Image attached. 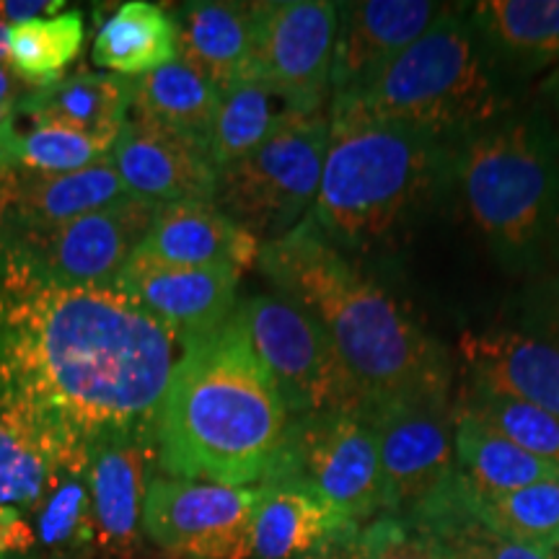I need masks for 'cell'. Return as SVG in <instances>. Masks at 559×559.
Returning <instances> with one entry per match:
<instances>
[{"label": "cell", "instance_id": "cell-1", "mask_svg": "<svg viewBox=\"0 0 559 559\" xmlns=\"http://www.w3.org/2000/svg\"><path fill=\"white\" fill-rule=\"evenodd\" d=\"M169 326L107 288H41L21 313L26 362L41 412L86 445L156 430L174 370Z\"/></svg>", "mask_w": 559, "mask_h": 559}, {"label": "cell", "instance_id": "cell-2", "mask_svg": "<svg viewBox=\"0 0 559 559\" xmlns=\"http://www.w3.org/2000/svg\"><path fill=\"white\" fill-rule=\"evenodd\" d=\"M260 267L280 296L319 321L373 404H449L451 362L394 296L334 247L306 215L262 243Z\"/></svg>", "mask_w": 559, "mask_h": 559}, {"label": "cell", "instance_id": "cell-3", "mask_svg": "<svg viewBox=\"0 0 559 559\" xmlns=\"http://www.w3.org/2000/svg\"><path fill=\"white\" fill-rule=\"evenodd\" d=\"M290 423L234 311L215 330L185 340L153 432L160 464L174 479L247 487L275 472Z\"/></svg>", "mask_w": 559, "mask_h": 559}, {"label": "cell", "instance_id": "cell-4", "mask_svg": "<svg viewBox=\"0 0 559 559\" xmlns=\"http://www.w3.org/2000/svg\"><path fill=\"white\" fill-rule=\"evenodd\" d=\"M456 145L330 107V145L309 218L342 251L394 243L453 185Z\"/></svg>", "mask_w": 559, "mask_h": 559}, {"label": "cell", "instance_id": "cell-5", "mask_svg": "<svg viewBox=\"0 0 559 559\" xmlns=\"http://www.w3.org/2000/svg\"><path fill=\"white\" fill-rule=\"evenodd\" d=\"M330 107L423 132L459 145L506 117L508 96L498 60L469 13L445 5L428 32L355 94Z\"/></svg>", "mask_w": 559, "mask_h": 559}, {"label": "cell", "instance_id": "cell-6", "mask_svg": "<svg viewBox=\"0 0 559 559\" xmlns=\"http://www.w3.org/2000/svg\"><path fill=\"white\" fill-rule=\"evenodd\" d=\"M472 226L502 260L539 254L559 228V135L536 117H502L453 153Z\"/></svg>", "mask_w": 559, "mask_h": 559}, {"label": "cell", "instance_id": "cell-7", "mask_svg": "<svg viewBox=\"0 0 559 559\" xmlns=\"http://www.w3.org/2000/svg\"><path fill=\"white\" fill-rule=\"evenodd\" d=\"M330 145V115L290 111L247 158L218 171L215 205L257 241H275L311 213Z\"/></svg>", "mask_w": 559, "mask_h": 559}, {"label": "cell", "instance_id": "cell-8", "mask_svg": "<svg viewBox=\"0 0 559 559\" xmlns=\"http://www.w3.org/2000/svg\"><path fill=\"white\" fill-rule=\"evenodd\" d=\"M236 317L293 417L370 409L319 321L290 298L257 293L236 306Z\"/></svg>", "mask_w": 559, "mask_h": 559}, {"label": "cell", "instance_id": "cell-9", "mask_svg": "<svg viewBox=\"0 0 559 559\" xmlns=\"http://www.w3.org/2000/svg\"><path fill=\"white\" fill-rule=\"evenodd\" d=\"M267 479L300 481L358 526L386 513L379 438L368 409L293 417L288 443Z\"/></svg>", "mask_w": 559, "mask_h": 559}, {"label": "cell", "instance_id": "cell-10", "mask_svg": "<svg viewBox=\"0 0 559 559\" xmlns=\"http://www.w3.org/2000/svg\"><path fill=\"white\" fill-rule=\"evenodd\" d=\"M156 213L158 205L130 198L58 226L3 228V239H11L19 260L52 288L115 290Z\"/></svg>", "mask_w": 559, "mask_h": 559}, {"label": "cell", "instance_id": "cell-11", "mask_svg": "<svg viewBox=\"0 0 559 559\" xmlns=\"http://www.w3.org/2000/svg\"><path fill=\"white\" fill-rule=\"evenodd\" d=\"M337 3L270 0L254 3L251 81L264 83L290 109L324 111L332 96Z\"/></svg>", "mask_w": 559, "mask_h": 559}, {"label": "cell", "instance_id": "cell-12", "mask_svg": "<svg viewBox=\"0 0 559 559\" xmlns=\"http://www.w3.org/2000/svg\"><path fill=\"white\" fill-rule=\"evenodd\" d=\"M260 498V487L153 479L143 528L156 547L181 559H251Z\"/></svg>", "mask_w": 559, "mask_h": 559}, {"label": "cell", "instance_id": "cell-13", "mask_svg": "<svg viewBox=\"0 0 559 559\" xmlns=\"http://www.w3.org/2000/svg\"><path fill=\"white\" fill-rule=\"evenodd\" d=\"M379 438L383 515L409 519L456 479L453 415L443 404L389 402L368 409Z\"/></svg>", "mask_w": 559, "mask_h": 559}, {"label": "cell", "instance_id": "cell-14", "mask_svg": "<svg viewBox=\"0 0 559 559\" xmlns=\"http://www.w3.org/2000/svg\"><path fill=\"white\" fill-rule=\"evenodd\" d=\"M91 445L39 412L0 409V544L26 549L34 534L21 513L37 508L55 479L86 469Z\"/></svg>", "mask_w": 559, "mask_h": 559}, {"label": "cell", "instance_id": "cell-15", "mask_svg": "<svg viewBox=\"0 0 559 559\" xmlns=\"http://www.w3.org/2000/svg\"><path fill=\"white\" fill-rule=\"evenodd\" d=\"M111 164L130 198L151 205L213 202L218 169L207 143L151 120H128L111 148Z\"/></svg>", "mask_w": 559, "mask_h": 559}, {"label": "cell", "instance_id": "cell-16", "mask_svg": "<svg viewBox=\"0 0 559 559\" xmlns=\"http://www.w3.org/2000/svg\"><path fill=\"white\" fill-rule=\"evenodd\" d=\"M239 277L234 267H179L132 254L115 290L143 306L179 340H190L230 319Z\"/></svg>", "mask_w": 559, "mask_h": 559}, {"label": "cell", "instance_id": "cell-17", "mask_svg": "<svg viewBox=\"0 0 559 559\" xmlns=\"http://www.w3.org/2000/svg\"><path fill=\"white\" fill-rule=\"evenodd\" d=\"M445 5L432 0H355L337 3V41L332 62V99L368 86L428 32Z\"/></svg>", "mask_w": 559, "mask_h": 559}, {"label": "cell", "instance_id": "cell-18", "mask_svg": "<svg viewBox=\"0 0 559 559\" xmlns=\"http://www.w3.org/2000/svg\"><path fill=\"white\" fill-rule=\"evenodd\" d=\"M469 386L559 417V347L526 330L464 332L459 340Z\"/></svg>", "mask_w": 559, "mask_h": 559}, {"label": "cell", "instance_id": "cell-19", "mask_svg": "<svg viewBox=\"0 0 559 559\" xmlns=\"http://www.w3.org/2000/svg\"><path fill=\"white\" fill-rule=\"evenodd\" d=\"M251 559H309L326 551L353 549L360 526L326 506L296 479L260 485Z\"/></svg>", "mask_w": 559, "mask_h": 559}, {"label": "cell", "instance_id": "cell-20", "mask_svg": "<svg viewBox=\"0 0 559 559\" xmlns=\"http://www.w3.org/2000/svg\"><path fill=\"white\" fill-rule=\"evenodd\" d=\"M130 200L111 158L68 174L0 169V226H58Z\"/></svg>", "mask_w": 559, "mask_h": 559}, {"label": "cell", "instance_id": "cell-21", "mask_svg": "<svg viewBox=\"0 0 559 559\" xmlns=\"http://www.w3.org/2000/svg\"><path fill=\"white\" fill-rule=\"evenodd\" d=\"M262 243L215 202H174L158 207L135 254L179 267L249 270Z\"/></svg>", "mask_w": 559, "mask_h": 559}, {"label": "cell", "instance_id": "cell-22", "mask_svg": "<svg viewBox=\"0 0 559 559\" xmlns=\"http://www.w3.org/2000/svg\"><path fill=\"white\" fill-rule=\"evenodd\" d=\"M177 58L221 94L251 81L254 3H187L174 13Z\"/></svg>", "mask_w": 559, "mask_h": 559}, {"label": "cell", "instance_id": "cell-23", "mask_svg": "<svg viewBox=\"0 0 559 559\" xmlns=\"http://www.w3.org/2000/svg\"><path fill=\"white\" fill-rule=\"evenodd\" d=\"M148 451L140 438H115L88 451L91 513L102 539L124 547L138 536L148 492Z\"/></svg>", "mask_w": 559, "mask_h": 559}, {"label": "cell", "instance_id": "cell-24", "mask_svg": "<svg viewBox=\"0 0 559 559\" xmlns=\"http://www.w3.org/2000/svg\"><path fill=\"white\" fill-rule=\"evenodd\" d=\"M21 111L34 124H60V128L86 132L96 138L117 140L132 109V79L124 75L81 73L32 88L21 102Z\"/></svg>", "mask_w": 559, "mask_h": 559}, {"label": "cell", "instance_id": "cell-25", "mask_svg": "<svg viewBox=\"0 0 559 559\" xmlns=\"http://www.w3.org/2000/svg\"><path fill=\"white\" fill-rule=\"evenodd\" d=\"M453 443L461 479L477 498H495L536 481L559 479V466L523 451L464 409L453 412Z\"/></svg>", "mask_w": 559, "mask_h": 559}, {"label": "cell", "instance_id": "cell-26", "mask_svg": "<svg viewBox=\"0 0 559 559\" xmlns=\"http://www.w3.org/2000/svg\"><path fill=\"white\" fill-rule=\"evenodd\" d=\"M469 19L495 60L544 68L559 62V0H485Z\"/></svg>", "mask_w": 559, "mask_h": 559}, {"label": "cell", "instance_id": "cell-27", "mask_svg": "<svg viewBox=\"0 0 559 559\" xmlns=\"http://www.w3.org/2000/svg\"><path fill=\"white\" fill-rule=\"evenodd\" d=\"M409 521L436 539L445 559H557L547 549L513 542L481 523L461 474L417 513H412Z\"/></svg>", "mask_w": 559, "mask_h": 559}, {"label": "cell", "instance_id": "cell-28", "mask_svg": "<svg viewBox=\"0 0 559 559\" xmlns=\"http://www.w3.org/2000/svg\"><path fill=\"white\" fill-rule=\"evenodd\" d=\"M218 107L221 91L181 58L132 79V109L140 120L187 132L202 143H207Z\"/></svg>", "mask_w": 559, "mask_h": 559}, {"label": "cell", "instance_id": "cell-29", "mask_svg": "<svg viewBox=\"0 0 559 559\" xmlns=\"http://www.w3.org/2000/svg\"><path fill=\"white\" fill-rule=\"evenodd\" d=\"M177 58V26L158 5L124 3L102 26L94 41V62L115 75L138 79Z\"/></svg>", "mask_w": 559, "mask_h": 559}, {"label": "cell", "instance_id": "cell-30", "mask_svg": "<svg viewBox=\"0 0 559 559\" xmlns=\"http://www.w3.org/2000/svg\"><path fill=\"white\" fill-rule=\"evenodd\" d=\"M290 111L296 109L257 81H247L221 94L218 115L207 135V153L215 169H226L260 148Z\"/></svg>", "mask_w": 559, "mask_h": 559}, {"label": "cell", "instance_id": "cell-31", "mask_svg": "<svg viewBox=\"0 0 559 559\" xmlns=\"http://www.w3.org/2000/svg\"><path fill=\"white\" fill-rule=\"evenodd\" d=\"M117 140L96 138L86 132L60 128V124H37L29 132L11 130L0 138V169L68 174L111 158Z\"/></svg>", "mask_w": 559, "mask_h": 559}, {"label": "cell", "instance_id": "cell-32", "mask_svg": "<svg viewBox=\"0 0 559 559\" xmlns=\"http://www.w3.org/2000/svg\"><path fill=\"white\" fill-rule=\"evenodd\" d=\"M83 45L81 13L68 11L55 19H34L9 29V60L13 73L39 88L60 79Z\"/></svg>", "mask_w": 559, "mask_h": 559}, {"label": "cell", "instance_id": "cell-33", "mask_svg": "<svg viewBox=\"0 0 559 559\" xmlns=\"http://www.w3.org/2000/svg\"><path fill=\"white\" fill-rule=\"evenodd\" d=\"M469 498L479 521L500 536L551 551L559 531V479L536 481L495 498H477L469 489Z\"/></svg>", "mask_w": 559, "mask_h": 559}, {"label": "cell", "instance_id": "cell-34", "mask_svg": "<svg viewBox=\"0 0 559 559\" xmlns=\"http://www.w3.org/2000/svg\"><path fill=\"white\" fill-rule=\"evenodd\" d=\"M459 409L469 412L481 423H487L489 428L502 432L523 451L559 466V417L531 407V404L489 394V391L474 386L466 389Z\"/></svg>", "mask_w": 559, "mask_h": 559}, {"label": "cell", "instance_id": "cell-35", "mask_svg": "<svg viewBox=\"0 0 559 559\" xmlns=\"http://www.w3.org/2000/svg\"><path fill=\"white\" fill-rule=\"evenodd\" d=\"M37 536L45 547L62 549L75 539H86L91 521L88 466L66 472L55 479L37 506Z\"/></svg>", "mask_w": 559, "mask_h": 559}, {"label": "cell", "instance_id": "cell-36", "mask_svg": "<svg viewBox=\"0 0 559 559\" xmlns=\"http://www.w3.org/2000/svg\"><path fill=\"white\" fill-rule=\"evenodd\" d=\"M353 551L355 559H445L436 539L402 515H379L360 528Z\"/></svg>", "mask_w": 559, "mask_h": 559}, {"label": "cell", "instance_id": "cell-37", "mask_svg": "<svg viewBox=\"0 0 559 559\" xmlns=\"http://www.w3.org/2000/svg\"><path fill=\"white\" fill-rule=\"evenodd\" d=\"M534 324L539 326L534 334L559 347V275L551 277L534 298Z\"/></svg>", "mask_w": 559, "mask_h": 559}, {"label": "cell", "instance_id": "cell-38", "mask_svg": "<svg viewBox=\"0 0 559 559\" xmlns=\"http://www.w3.org/2000/svg\"><path fill=\"white\" fill-rule=\"evenodd\" d=\"M32 88L34 86L13 73V68H0V138L13 130V117H16L21 102L29 96Z\"/></svg>", "mask_w": 559, "mask_h": 559}, {"label": "cell", "instance_id": "cell-39", "mask_svg": "<svg viewBox=\"0 0 559 559\" xmlns=\"http://www.w3.org/2000/svg\"><path fill=\"white\" fill-rule=\"evenodd\" d=\"M62 3L58 0H0V21L9 26L24 24V21H34L39 19L41 13H55L60 11Z\"/></svg>", "mask_w": 559, "mask_h": 559}, {"label": "cell", "instance_id": "cell-40", "mask_svg": "<svg viewBox=\"0 0 559 559\" xmlns=\"http://www.w3.org/2000/svg\"><path fill=\"white\" fill-rule=\"evenodd\" d=\"M544 96H547V102L551 104V109H555L557 120H559V62L551 70V75L547 81H544ZM559 135V132H557Z\"/></svg>", "mask_w": 559, "mask_h": 559}, {"label": "cell", "instance_id": "cell-41", "mask_svg": "<svg viewBox=\"0 0 559 559\" xmlns=\"http://www.w3.org/2000/svg\"><path fill=\"white\" fill-rule=\"evenodd\" d=\"M9 24H3L0 21V68L9 66L11 68V60H9Z\"/></svg>", "mask_w": 559, "mask_h": 559}, {"label": "cell", "instance_id": "cell-42", "mask_svg": "<svg viewBox=\"0 0 559 559\" xmlns=\"http://www.w3.org/2000/svg\"><path fill=\"white\" fill-rule=\"evenodd\" d=\"M309 559H355V551H353V549H345V551H326V555H317V557H309Z\"/></svg>", "mask_w": 559, "mask_h": 559}, {"label": "cell", "instance_id": "cell-43", "mask_svg": "<svg viewBox=\"0 0 559 559\" xmlns=\"http://www.w3.org/2000/svg\"><path fill=\"white\" fill-rule=\"evenodd\" d=\"M551 555H555L557 559H559V531H557V536H555V542H551Z\"/></svg>", "mask_w": 559, "mask_h": 559}]
</instances>
